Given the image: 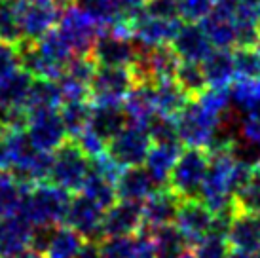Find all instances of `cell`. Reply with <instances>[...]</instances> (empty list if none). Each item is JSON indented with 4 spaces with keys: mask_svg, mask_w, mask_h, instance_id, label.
Listing matches in <instances>:
<instances>
[{
    "mask_svg": "<svg viewBox=\"0 0 260 258\" xmlns=\"http://www.w3.org/2000/svg\"><path fill=\"white\" fill-rule=\"evenodd\" d=\"M21 201L17 213L25 216L32 226L38 224H57L65 222L71 194L63 188L51 184L50 180L35 184V186H21Z\"/></svg>",
    "mask_w": 260,
    "mask_h": 258,
    "instance_id": "6da1fadb",
    "label": "cell"
},
{
    "mask_svg": "<svg viewBox=\"0 0 260 258\" xmlns=\"http://www.w3.org/2000/svg\"><path fill=\"white\" fill-rule=\"evenodd\" d=\"M55 29L69 50L73 51V55H91L93 44L101 35L103 27L89 12L74 4L63 10Z\"/></svg>",
    "mask_w": 260,
    "mask_h": 258,
    "instance_id": "7a4b0ae2",
    "label": "cell"
},
{
    "mask_svg": "<svg viewBox=\"0 0 260 258\" xmlns=\"http://www.w3.org/2000/svg\"><path fill=\"white\" fill-rule=\"evenodd\" d=\"M89 171H91V159L82 152V148L73 139H69L61 148L53 152L50 182L67 190L69 194H76L82 190Z\"/></svg>",
    "mask_w": 260,
    "mask_h": 258,
    "instance_id": "3957f363",
    "label": "cell"
},
{
    "mask_svg": "<svg viewBox=\"0 0 260 258\" xmlns=\"http://www.w3.org/2000/svg\"><path fill=\"white\" fill-rule=\"evenodd\" d=\"M175 122L182 144H186L188 148H207L222 118L207 110L198 97H192L186 107L175 116Z\"/></svg>",
    "mask_w": 260,
    "mask_h": 258,
    "instance_id": "277c9868",
    "label": "cell"
},
{
    "mask_svg": "<svg viewBox=\"0 0 260 258\" xmlns=\"http://www.w3.org/2000/svg\"><path fill=\"white\" fill-rule=\"evenodd\" d=\"M207 167H209V152L205 148H186L177 159L167 184L182 200L200 198Z\"/></svg>",
    "mask_w": 260,
    "mask_h": 258,
    "instance_id": "5b68a950",
    "label": "cell"
},
{
    "mask_svg": "<svg viewBox=\"0 0 260 258\" xmlns=\"http://www.w3.org/2000/svg\"><path fill=\"white\" fill-rule=\"evenodd\" d=\"M23 30V40L37 42L57 27L63 15L61 0H14Z\"/></svg>",
    "mask_w": 260,
    "mask_h": 258,
    "instance_id": "8992f818",
    "label": "cell"
},
{
    "mask_svg": "<svg viewBox=\"0 0 260 258\" xmlns=\"http://www.w3.org/2000/svg\"><path fill=\"white\" fill-rule=\"evenodd\" d=\"M137 80L129 67H99L89 86V99L95 105H123Z\"/></svg>",
    "mask_w": 260,
    "mask_h": 258,
    "instance_id": "52a82bcc",
    "label": "cell"
},
{
    "mask_svg": "<svg viewBox=\"0 0 260 258\" xmlns=\"http://www.w3.org/2000/svg\"><path fill=\"white\" fill-rule=\"evenodd\" d=\"M152 144L154 143L145 125L127 123L109 143L107 152L125 169V167L145 165Z\"/></svg>",
    "mask_w": 260,
    "mask_h": 258,
    "instance_id": "ba28073f",
    "label": "cell"
},
{
    "mask_svg": "<svg viewBox=\"0 0 260 258\" xmlns=\"http://www.w3.org/2000/svg\"><path fill=\"white\" fill-rule=\"evenodd\" d=\"M139 46L127 35H120L116 30L103 29L95 40L91 57L99 67H129L137 59Z\"/></svg>",
    "mask_w": 260,
    "mask_h": 258,
    "instance_id": "9c48e42d",
    "label": "cell"
},
{
    "mask_svg": "<svg viewBox=\"0 0 260 258\" xmlns=\"http://www.w3.org/2000/svg\"><path fill=\"white\" fill-rule=\"evenodd\" d=\"M105 211L97 201L87 198L86 194H76L71 198L69 211L65 216V224L74 228L78 234L86 237L87 241H99Z\"/></svg>",
    "mask_w": 260,
    "mask_h": 258,
    "instance_id": "30bf717a",
    "label": "cell"
},
{
    "mask_svg": "<svg viewBox=\"0 0 260 258\" xmlns=\"http://www.w3.org/2000/svg\"><path fill=\"white\" fill-rule=\"evenodd\" d=\"M179 27H181V19L154 17L143 8L131 21V38L143 48L167 46V44H171Z\"/></svg>",
    "mask_w": 260,
    "mask_h": 258,
    "instance_id": "8fae6325",
    "label": "cell"
},
{
    "mask_svg": "<svg viewBox=\"0 0 260 258\" xmlns=\"http://www.w3.org/2000/svg\"><path fill=\"white\" fill-rule=\"evenodd\" d=\"M143 230V203L141 201L118 200L105 211L101 237L135 236Z\"/></svg>",
    "mask_w": 260,
    "mask_h": 258,
    "instance_id": "7c38bea8",
    "label": "cell"
},
{
    "mask_svg": "<svg viewBox=\"0 0 260 258\" xmlns=\"http://www.w3.org/2000/svg\"><path fill=\"white\" fill-rule=\"evenodd\" d=\"M27 133H29V139L30 143L35 144V148L42 152H55L69 141V133L61 120L59 110L32 114L29 118Z\"/></svg>",
    "mask_w": 260,
    "mask_h": 258,
    "instance_id": "4fadbf2b",
    "label": "cell"
},
{
    "mask_svg": "<svg viewBox=\"0 0 260 258\" xmlns=\"http://www.w3.org/2000/svg\"><path fill=\"white\" fill-rule=\"evenodd\" d=\"M169 46L173 48L181 61H192V63H203L215 50L203 25L186 21L181 23Z\"/></svg>",
    "mask_w": 260,
    "mask_h": 258,
    "instance_id": "5bb4252c",
    "label": "cell"
},
{
    "mask_svg": "<svg viewBox=\"0 0 260 258\" xmlns=\"http://www.w3.org/2000/svg\"><path fill=\"white\" fill-rule=\"evenodd\" d=\"M211 224H213V211L200 198L182 200L175 218V226L184 234L192 247L198 241H202L203 237L209 236Z\"/></svg>",
    "mask_w": 260,
    "mask_h": 258,
    "instance_id": "9a60e30c",
    "label": "cell"
},
{
    "mask_svg": "<svg viewBox=\"0 0 260 258\" xmlns=\"http://www.w3.org/2000/svg\"><path fill=\"white\" fill-rule=\"evenodd\" d=\"M182 198L171 188H159L143 201V230H158L175 222Z\"/></svg>",
    "mask_w": 260,
    "mask_h": 258,
    "instance_id": "2e32d148",
    "label": "cell"
},
{
    "mask_svg": "<svg viewBox=\"0 0 260 258\" xmlns=\"http://www.w3.org/2000/svg\"><path fill=\"white\" fill-rule=\"evenodd\" d=\"M32 224L17 211L0 218V258H15L30 245Z\"/></svg>",
    "mask_w": 260,
    "mask_h": 258,
    "instance_id": "e0dca14e",
    "label": "cell"
},
{
    "mask_svg": "<svg viewBox=\"0 0 260 258\" xmlns=\"http://www.w3.org/2000/svg\"><path fill=\"white\" fill-rule=\"evenodd\" d=\"M158 180L152 177L145 165H135V167H125L122 175L116 180V192L118 200H129V201H143L159 190Z\"/></svg>",
    "mask_w": 260,
    "mask_h": 258,
    "instance_id": "ac0fdd59",
    "label": "cell"
},
{
    "mask_svg": "<svg viewBox=\"0 0 260 258\" xmlns=\"http://www.w3.org/2000/svg\"><path fill=\"white\" fill-rule=\"evenodd\" d=\"M228 243L234 251L260 252V213H243L236 211L232 218L230 232H228Z\"/></svg>",
    "mask_w": 260,
    "mask_h": 258,
    "instance_id": "d6986e66",
    "label": "cell"
},
{
    "mask_svg": "<svg viewBox=\"0 0 260 258\" xmlns=\"http://www.w3.org/2000/svg\"><path fill=\"white\" fill-rule=\"evenodd\" d=\"M127 123L129 120H127V114L122 105H95L91 103L87 127L93 133H97L103 141L110 143Z\"/></svg>",
    "mask_w": 260,
    "mask_h": 258,
    "instance_id": "ffe728a7",
    "label": "cell"
},
{
    "mask_svg": "<svg viewBox=\"0 0 260 258\" xmlns=\"http://www.w3.org/2000/svg\"><path fill=\"white\" fill-rule=\"evenodd\" d=\"M61 105H63V93L57 80H32L27 101H25V108L29 116L40 114V112H57Z\"/></svg>",
    "mask_w": 260,
    "mask_h": 258,
    "instance_id": "44dd1931",
    "label": "cell"
},
{
    "mask_svg": "<svg viewBox=\"0 0 260 258\" xmlns=\"http://www.w3.org/2000/svg\"><path fill=\"white\" fill-rule=\"evenodd\" d=\"M123 110L127 114L129 123L145 125L152 116L156 114V101H154V84L152 82H137L135 87L123 101Z\"/></svg>",
    "mask_w": 260,
    "mask_h": 258,
    "instance_id": "7402d4cb",
    "label": "cell"
},
{
    "mask_svg": "<svg viewBox=\"0 0 260 258\" xmlns=\"http://www.w3.org/2000/svg\"><path fill=\"white\" fill-rule=\"evenodd\" d=\"M182 154V143H164L152 144L145 167L148 169L154 179L158 180L159 186H167L169 175L173 171L175 164Z\"/></svg>",
    "mask_w": 260,
    "mask_h": 258,
    "instance_id": "603a6c76",
    "label": "cell"
},
{
    "mask_svg": "<svg viewBox=\"0 0 260 258\" xmlns=\"http://www.w3.org/2000/svg\"><path fill=\"white\" fill-rule=\"evenodd\" d=\"M154 84V101H156V112L161 116H175L186 107L192 97L181 87L175 78H161L152 82Z\"/></svg>",
    "mask_w": 260,
    "mask_h": 258,
    "instance_id": "cb8c5ba5",
    "label": "cell"
},
{
    "mask_svg": "<svg viewBox=\"0 0 260 258\" xmlns=\"http://www.w3.org/2000/svg\"><path fill=\"white\" fill-rule=\"evenodd\" d=\"M202 69L207 80V87H230V84H234V80L238 78L234 53L230 50L215 48L213 53L202 63Z\"/></svg>",
    "mask_w": 260,
    "mask_h": 258,
    "instance_id": "d4e9b609",
    "label": "cell"
},
{
    "mask_svg": "<svg viewBox=\"0 0 260 258\" xmlns=\"http://www.w3.org/2000/svg\"><path fill=\"white\" fill-rule=\"evenodd\" d=\"M146 232L150 234L154 258H182L184 254H188V249L192 247L184 234L175 224L161 226L158 230H146Z\"/></svg>",
    "mask_w": 260,
    "mask_h": 258,
    "instance_id": "484cf974",
    "label": "cell"
},
{
    "mask_svg": "<svg viewBox=\"0 0 260 258\" xmlns=\"http://www.w3.org/2000/svg\"><path fill=\"white\" fill-rule=\"evenodd\" d=\"M32 76L27 71H17L12 76L0 80V114L14 107H25Z\"/></svg>",
    "mask_w": 260,
    "mask_h": 258,
    "instance_id": "4316f807",
    "label": "cell"
},
{
    "mask_svg": "<svg viewBox=\"0 0 260 258\" xmlns=\"http://www.w3.org/2000/svg\"><path fill=\"white\" fill-rule=\"evenodd\" d=\"M76 4L93 15L103 29L116 23H129L125 0H76Z\"/></svg>",
    "mask_w": 260,
    "mask_h": 258,
    "instance_id": "83f0119b",
    "label": "cell"
},
{
    "mask_svg": "<svg viewBox=\"0 0 260 258\" xmlns=\"http://www.w3.org/2000/svg\"><path fill=\"white\" fill-rule=\"evenodd\" d=\"M87 239L82 234H78L74 228L67 226V224H59L51 241L48 245V249L44 252L46 258H74L82 251V247Z\"/></svg>",
    "mask_w": 260,
    "mask_h": 258,
    "instance_id": "f1b7e54d",
    "label": "cell"
},
{
    "mask_svg": "<svg viewBox=\"0 0 260 258\" xmlns=\"http://www.w3.org/2000/svg\"><path fill=\"white\" fill-rule=\"evenodd\" d=\"M232 107L239 116L260 105V78H236L230 89Z\"/></svg>",
    "mask_w": 260,
    "mask_h": 258,
    "instance_id": "f546056e",
    "label": "cell"
},
{
    "mask_svg": "<svg viewBox=\"0 0 260 258\" xmlns=\"http://www.w3.org/2000/svg\"><path fill=\"white\" fill-rule=\"evenodd\" d=\"M89 112H91V101H65L61 105L59 114L71 139L78 137L87 127Z\"/></svg>",
    "mask_w": 260,
    "mask_h": 258,
    "instance_id": "4dcf8cb0",
    "label": "cell"
},
{
    "mask_svg": "<svg viewBox=\"0 0 260 258\" xmlns=\"http://www.w3.org/2000/svg\"><path fill=\"white\" fill-rule=\"evenodd\" d=\"M97 243H99V251H101L103 258H141L139 234L101 237Z\"/></svg>",
    "mask_w": 260,
    "mask_h": 258,
    "instance_id": "1f68e13d",
    "label": "cell"
},
{
    "mask_svg": "<svg viewBox=\"0 0 260 258\" xmlns=\"http://www.w3.org/2000/svg\"><path fill=\"white\" fill-rule=\"evenodd\" d=\"M82 194H86L87 198H91L93 201H97L103 209L112 207L118 201V192H116V182L101 177L99 173H95L93 169L87 175L84 186L80 190Z\"/></svg>",
    "mask_w": 260,
    "mask_h": 258,
    "instance_id": "d6a6232c",
    "label": "cell"
},
{
    "mask_svg": "<svg viewBox=\"0 0 260 258\" xmlns=\"http://www.w3.org/2000/svg\"><path fill=\"white\" fill-rule=\"evenodd\" d=\"M175 80L181 84V87L190 97H198L207 89V80L203 74L202 63L181 61L179 69L175 72Z\"/></svg>",
    "mask_w": 260,
    "mask_h": 258,
    "instance_id": "836d02e7",
    "label": "cell"
},
{
    "mask_svg": "<svg viewBox=\"0 0 260 258\" xmlns=\"http://www.w3.org/2000/svg\"><path fill=\"white\" fill-rule=\"evenodd\" d=\"M23 40L19 15L14 0H0V42L17 44Z\"/></svg>",
    "mask_w": 260,
    "mask_h": 258,
    "instance_id": "e575fe53",
    "label": "cell"
},
{
    "mask_svg": "<svg viewBox=\"0 0 260 258\" xmlns=\"http://www.w3.org/2000/svg\"><path fill=\"white\" fill-rule=\"evenodd\" d=\"M236 209L243 213H260V169H254L245 184L239 188L236 196Z\"/></svg>",
    "mask_w": 260,
    "mask_h": 258,
    "instance_id": "d590c367",
    "label": "cell"
},
{
    "mask_svg": "<svg viewBox=\"0 0 260 258\" xmlns=\"http://www.w3.org/2000/svg\"><path fill=\"white\" fill-rule=\"evenodd\" d=\"M146 131L150 135L152 143L154 144H164V143H181L179 139V129H177V122L175 118L169 116L156 114L152 116L150 120L145 123Z\"/></svg>",
    "mask_w": 260,
    "mask_h": 258,
    "instance_id": "8d00e7d4",
    "label": "cell"
},
{
    "mask_svg": "<svg viewBox=\"0 0 260 258\" xmlns=\"http://www.w3.org/2000/svg\"><path fill=\"white\" fill-rule=\"evenodd\" d=\"M21 194V184L8 171H0V218L17 211Z\"/></svg>",
    "mask_w": 260,
    "mask_h": 258,
    "instance_id": "74e56055",
    "label": "cell"
},
{
    "mask_svg": "<svg viewBox=\"0 0 260 258\" xmlns=\"http://www.w3.org/2000/svg\"><path fill=\"white\" fill-rule=\"evenodd\" d=\"M234 63L238 78H260V51L256 48H238Z\"/></svg>",
    "mask_w": 260,
    "mask_h": 258,
    "instance_id": "f35d334b",
    "label": "cell"
},
{
    "mask_svg": "<svg viewBox=\"0 0 260 258\" xmlns=\"http://www.w3.org/2000/svg\"><path fill=\"white\" fill-rule=\"evenodd\" d=\"M230 252L228 239L222 236H215V234H209L192 247L194 258H228Z\"/></svg>",
    "mask_w": 260,
    "mask_h": 258,
    "instance_id": "ab89813d",
    "label": "cell"
},
{
    "mask_svg": "<svg viewBox=\"0 0 260 258\" xmlns=\"http://www.w3.org/2000/svg\"><path fill=\"white\" fill-rule=\"evenodd\" d=\"M179 4V15L186 23L203 21L215 6V0H177Z\"/></svg>",
    "mask_w": 260,
    "mask_h": 258,
    "instance_id": "60d3db41",
    "label": "cell"
},
{
    "mask_svg": "<svg viewBox=\"0 0 260 258\" xmlns=\"http://www.w3.org/2000/svg\"><path fill=\"white\" fill-rule=\"evenodd\" d=\"M73 141L78 144L80 148H82V152H84L89 159H93V158H97V156L105 154V152H107V146H109L107 141H103L101 137L97 135V133H93L89 127L84 129L78 137H74Z\"/></svg>",
    "mask_w": 260,
    "mask_h": 258,
    "instance_id": "b9f144b4",
    "label": "cell"
},
{
    "mask_svg": "<svg viewBox=\"0 0 260 258\" xmlns=\"http://www.w3.org/2000/svg\"><path fill=\"white\" fill-rule=\"evenodd\" d=\"M21 71V57L15 44L0 42V80Z\"/></svg>",
    "mask_w": 260,
    "mask_h": 258,
    "instance_id": "7bdbcfd3",
    "label": "cell"
},
{
    "mask_svg": "<svg viewBox=\"0 0 260 258\" xmlns=\"http://www.w3.org/2000/svg\"><path fill=\"white\" fill-rule=\"evenodd\" d=\"M239 133L241 137L260 144V105L247 114L239 116Z\"/></svg>",
    "mask_w": 260,
    "mask_h": 258,
    "instance_id": "ee69618b",
    "label": "cell"
},
{
    "mask_svg": "<svg viewBox=\"0 0 260 258\" xmlns=\"http://www.w3.org/2000/svg\"><path fill=\"white\" fill-rule=\"evenodd\" d=\"M145 10L154 17L161 19H181L177 0H146Z\"/></svg>",
    "mask_w": 260,
    "mask_h": 258,
    "instance_id": "f6af8a7d",
    "label": "cell"
},
{
    "mask_svg": "<svg viewBox=\"0 0 260 258\" xmlns=\"http://www.w3.org/2000/svg\"><path fill=\"white\" fill-rule=\"evenodd\" d=\"M74 258H103L101 251H99V243L97 241H86L84 247H82V251Z\"/></svg>",
    "mask_w": 260,
    "mask_h": 258,
    "instance_id": "bcb514c9",
    "label": "cell"
},
{
    "mask_svg": "<svg viewBox=\"0 0 260 258\" xmlns=\"http://www.w3.org/2000/svg\"><path fill=\"white\" fill-rule=\"evenodd\" d=\"M239 6L249 8V10H256L260 14V0H238Z\"/></svg>",
    "mask_w": 260,
    "mask_h": 258,
    "instance_id": "7dc6e473",
    "label": "cell"
},
{
    "mask_svg": "<svg viewBox=\"0 0 260 258\" xmlns=\"http://www.w3.org/2000/svg\"><path fill=\"white\" fill-rule=\"evenodd\" d=\"M15 258H46L42 252H37L32 251V249H27V251H23L21 254H17Z\"/></svg>",
    "mask_w": 260,
    "mask_h": 258,
    "instance_id": "c3c4849f",
    "label": "cell"
},
{
    "mask_svg": "<svg viewBox=\"0 0 260 258\" xmlns=\"http://www.w3.org/2000/svg\"><path fill=\"white\" fill-rule=\"evenodd\" d=\"M228 258H258V254H251V252L243 251H232Z\"/></svg>",
    "mask_w": 260,
    "mask_h": 258,
    "instance_id": "681fc988",
    "label": "cell"
},
{
    "mask_svg": "<svg viewBox=\"0 0 260 258\" xmlns=\"http://www.w3.org/2000/svg\"><path fill=\"white\" fill-rule=\"evenodd\" d=\"M182 258H194V254H192V252H188V254H184Z\"/></svg>",
    "mask_w": 260,
    "mask_h": 258,
    "instance_id": "f907efd6",
    "label": "cell"
},
{
    "mask_svg": "<svg viewBox=\"0 0 260 258\" xmlns=\"http://www.w3.org/2000/svg\"><path fill=\"white\" fill-rule=\"evenodd\" d=\"M254 48H256V50L260 51V40H258V42H256V46H254Z\"/></svg>",
    "mask_w": 260,
    "mask_h": 258,
    "instance_id": "816d5d0a",
    "label": "cell"
},
{
    "mask_svg": "<svg viewBox=\"0 0 260 258\" xmlns=\"http://www.w3.org/2000/svg\"><path fill=\"white\" fill-rule=\"evenodd\" d=\"M2 129H4V127H2V122H0V131H2Z\"/></svg>",
    "mask_w": 260,
    "mask_h": 258,
    "instance_id": "f5cc1de1",
    "label": "cell"
},
{
    "mask_svg": "<svg viewBox=\"0 0 260 258\" xmlns=\"http://www.w3.org/2000/svg\"><path fill=\"white\" fill-rule=\"evenodd\" d=\"M61 2H71V0H61Z\"/></svg>",
    "mask_w": 260,
    "mask_h": 258,
    "instance_id": "db71d44e",
    "label": "cell"
}]
</instances>
